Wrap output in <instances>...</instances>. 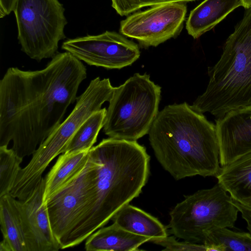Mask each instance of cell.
I'll return each instance as SVG.
<instances>
[{
	"mask_svg": "<svg viewBox=\"0 0 251 251\" xmlns=\"http://www.w3.org/2000/svg\"><path fill=\"white\" fill-rule=\"evenodd\" d=\"M87 69L71 53H57L44 69H7L0 80V146L20 157L33 154L62 122Z\"/></svg>",
	"mask_w": 251,
	"mask_h": 251,
	"instance_id": "cell-1",
	"label": "cell"
},
{
	"mask_svg": "<svg viewBox=\"0 0 251 251\" xmlns=\"http://www.w3.org/2000/svg\"><path fill=\"white\" fill-rule=\"evenodd\" d=\"M89 156L95 165L91 206L66 249L80 244L106 225L119 209L139 196L148 179L150 157L136 141L103 139L90 149Z\"/></svg>",
	"mask_w": 251,
	"mask_h": 251,
	"instance_id": "cell-2",
	"label": "cell"
},
{
	"mask_svg": "<svg viewBox=\"0 0 251 251\" xmlns=\"http://www.w3.org/2000/svg\"><path fill=\"white\" fill-rule=\"evenodd\" d=\"M154 155L176 180L216 176L221 166L215 125L187 102L166 106L148 133Z\"/></svg>",
	"mask_w": 251,
	"mask_h": 251,
	"instance_id": "cell-3",
	"label": "cell"
},
{
	"mask_svg": "<svg viewBox=\"0 0 251 251\" xmlns=\"http://www.w3.org/2000/svg\"><path fill=\"white\" fill-rule=\"evenodd\" d=\"M208 74L206 88L191 105L192 109L218 118L251 107V7L246 9Z\"/></svg>",
	"mask_w": 251,
	"mask_h": 251,
	"instance_id": "cell-4",
	"label": "cell"
},
{
	"mask_svg": "<svg viewBox=\"0 0 251 251\" xmlns=\"http://www.w3.org/2000/svg\"><path fill=\"white\" fill-rule=\"evenodd\" d=\"M161 87L146 73H135L114 87L103 131L109 137L137 141L148 134L159 113Z\"/></svg>",
	"mask_w": 251,
	"mask_h": 251,
	"instance_id": "cell-5",
	"label": "cell"
},
{
	"mask_svg": "<svg viewBox=\"0 0 251 251\" xmlns=\"http://www.w3.org/2000/svg\"><path fill=\"white\" fill-rule=\"evenodd\" d=\"M184 197L170 213L169 232L175 237L203 244L212 230L234 227L239 210L218 183Z\"/></svg>",
	"mask_w": 251,
	"mask_h": 251,
	"instance_id": "cell-6",
	"label": "cell"
},
{
	"mask_svg": "<svg viewBox=\"0 0 251 251\" xmlns=\"http://www.w3.org/2000/svg\"><path fill=\"white\" fill-rule=\"evenodd\" d=\"M114 89L109 78L92 79L85 90L76 99L75 105L67 117L32 154L27 165L21 169L18 178L25 186L34 188L40 182L50 162L63 153L71 137L80 126L94 113L109 101Z\"/></svg>",
	"mask_w": 251,
	"mask_h": 251,
	"instance_id": "cell-7",
	"label": "cell"
},
{
	"mask_svg": "<svg viewBox=\"0 0 251 251\" xmlns=\"http://www.w3.org/2000/svg\"><path fill=\"white\" fill-rule=\"evenodd\" d=\"M13 12L21 50L38 61L55 56L67 24L59 0H17Z\"/></svg>",
	"mask_w": 251,
	"mask_h": 251,
	"instance_id": "cell-8",
	"label": "cell"
},
{
	"mask_svg": "<svg viewBox=\"0 0 251 251\" xmlns=\"http://www.w3.org/2000/svg\"><path fill=\"white\" fill-rule=\"evenodd\" d=\"M94 163L89 159L83 169L54 192L46 204L53 233L61 249L84 221L93 194Z\"/></svg>",
	"mask_w": 251,
	"mask_h": 251,
	"instance_id": "cell-9",
	"label": "cell"
},
{
	"mask_svg": "<svg viewBox=\"0 0 251 251\" xmlns=\"http://www.w3.org/2000/svg\"><path fill=\"white\" fill-rule=\"evenodd\" d=\"M187 11V5L183 2L153 6L122 21L120 31L136 40L142 48L156 47L179 34Z\"/></svg>",
	"mask_w": 251,
	"mask_h": 251,
	"instance_id": "cell-10",
	"label": "cell"
},
{
	"mask_svg": "<svg viewBox=\"0 0 251 251\" xmlns=\"http://www.w3.org/2000/svg\"><path fill=\"white\" fill-rule=\"evenodd\" d=\"M61 48L90 66L108 69L130 66L140 56L137 44L114 31L70 39Z\"/></svg>",
	"mask_w": 251,
	"mask_h": 251,
	"instance_id": "cell-11",
	"label": "cell"
},
{
	"mask_svg": "<svg viewBox=\"0 0 251 251\" xmlns=\"http://www.w3.org/2000/svg\"><path fill=\"white\" fill-rule=\"evenodd\" d=\"M45 178H42L24 200L17 199L28 251H57L61 246L51 229L44 203Z\"/></svg>",
	"mask_w": 251,
	"mask_h": 251,
	"instance_id": "cell-12",
	"label": "cell"
},
{
	"mask_svg": "<svg viewBox=\"0 0 251 251\" xmlns=\"http://www.w3.org/2000/svg\"><path fill=\"white\" fill-rule=\"evenodd\" d=\"M215 123L221 166L251 151V107L231 111Z\"/></svg>",
	"mask_w": 251,
	"mask_h": 251,
	"instance_id": "cell-13",
	"label": "cell"
},
{
	"mask_svg": "<svg viewBox=\"0 0 251 251\" xmlns=\"http://www.w3.org/2000/svg\"><path fill=\"white\" fill-rule=\"evenodd\" d=\"M216 177L233 200L251 208V151L221 166Z\"/></svg>",
	"mask_w": 251,
	"mask_h": 251,
	"instance_id": "cell-14",
	"label": "cell"
},
{
	"mask_svg": "<svg viewBox=\"0 0 251 251\" xmlns=\"http://www.w3.org/2000/svg\"><path fill=\"white\" fill-rule=\"evenodd\" d=\"M240 6L241 0H204L190 12L186 23L188 33L199 38Z\"/></svg>",
	"mask_w": 251,
	"mask_h": 251,
	"instance_id": "cell-15",
	"label": "cell"
},
{
	"mask_svg": "<svg viewBox=\"0 0 251 251\" xmlns=\"http://www.w3.org/2000/svg\"><path fill=\"white\" fill-rule=\"evenodd\" d=\"M151 239L130 232L113 223L90 235L86 239L85 249L87 251H139V246Z\"/></svg>",
	"mask_w": 251,
	"mask_h": 251,
	"instance_id": "cell-16",
	"label": "cell"
},
{
	"mask_svg": "<svg viewBox=\"0 0 251 251\" xmlns=\"http://www.w3.org/2000/svg\"><path fill=\"white\" fill-rule=\"evenodd\" d=\"M0 251H28L17 199L10 194L0 197Z\"/></svg>",
	"mask_w": 251,
	"mask_h": 251,
	"instance_id": "cell-17",
	"label": "cell"
},
{
	"mask_svg": "<svg viewBox=\"0 0 251 251\" xmlns=\"http://www.w3.org/2000/svg\"><path fill=\"white\" fill-rule=\"evenodd\" d=\"M111 220L121 228L139 235L151 238L168 236L166 227L156 218L129 203L119 209Z\"/></svg>",
	"mask_w": 251,
	"mask_h": 251,
	"instance_id": "cell-18",
	"label": "cell"
},
{
	"mask_svg": "<svg viewBox=\"0 0 251 251\" xmlns=\"http://www.w3.org/2000/svg\"><path fill=\"white\" fill-rule=\"evenodd\" d=\"M89 150L65 152L59 156L45 177L44 203L51 195L83 169L89 159Z\"/></svg>",
	"mask_w": 251,
	"mask_h": 251,
	"instance_id": "cell-19",
	"label": "cell"
},
{
	"mask_svg": "<svg viewBox=\"0 0 251 251\" xmlns=\"http://www.w3.org/2000/svg\"><path fill=\"white\" fill-rule=\"evenodd\" d=\"M203 244L207 251H251V234L218 228L209 233Z\"/></svg>",
	"mask_w": 251,
	"mask_h": 251,
	"instance_id": "cell-20",
	"label": "cell"
},
{
	"mask_svg": "<svg viewBox=\"0 0 251 251\" xmlns=\"http://www.w3.org/2000/svg\"><path fill=\"white\" fill-rule=\"evenodd\" d=\"M106 113V109L103 108L92 114L71 137L63 153L89 150L92 148L103 127Z\"/></svg>",
	"mask_w": 251,
	"mask_h": 251,
	"instance_id": "cell-21",
	"label": "cell"
},
{
	"mask_svg": "<svg viewBox=\"0 0 251 251\" xmlns=\"http://www.w3.org/2000/svg\"><path fill=\"white\" fill-rule=\"evenodd\" d=\"M7 146H0V197L10 194L23 159Z\"/></svg>",
	"mask_w": 251,
	"mask_h": 251,
	"instance_id": "cell-22",
	"label": "cell"
},
{
	"mask_svg": "<svg viewBox=\"0 0 251 251\" xmlns=\"http://www.w3.org/2000/svg\"><path fill=\"white\" fill-rule=\"evenodd\" d=\"M112 6L121 16H126L147 6L175 2L186 3L196 0H111Z\"/></svg>",
	"mask_w": 251,
	"mask_h": 251,
	"instance_id": "cell-23",
	"label": "cell"
},
{
	"mask_svg": "<svg viewBox=\"0 0 251 251\" xmlns=\"http://www.w3.org/2000/svg\"><path fill=\"white\" fill-rule=\"evenodd\" d=\"M149 242L165 248L162 251H207V247L204 244H197L184 241L179 242L174 236L151 238Z\"/></svg>",
	"mask_w": 251,
	"mask_h": 251,
	"instance_id": "cell-24",
	"label": "cell"
},
{
	"mask_svg": "<svg viewBox=\"0 0 251 251\" xmlns=\"http://www.w3.org/2000/svg\"><path fill=\"white\" fill-rule=\"evenodd\" d=\"M233 202L235 206L238 208L239 212L241 213L242 218L246 222L247 224V228L251 234V208L233 200Z\"/></svg>",
	"mask_w": 251,
	"mask_h": 251,
	"instance_id": "cell-25",
	"label": "cell"
},
{
	"mask_svg": "<svg viewBox=\"0 0 251 251\" xmlns=\"http://www.w3.org/2000/svg\"><path fill=\"white\" fill-rule=\"evenodd\" d=\"M17 0H0V18H2L13 11Z\"/></svg>",
	"mask_w": 251,
	"mask_h": 251,
	"instance_id": "cell-26",
	"label": "cell"
},
{
	"mask_svg": "<svg viewBox=\"0 0 251 251\" xmlns=\"http://www.w3.org/2000/svg\"><path fill=\"white\" fill-rule=\"evenodd\" d=\"M242 6L245 9L249 8L251 7V0H241Z\"/></svg>",
	"mask_w": 251,
	"mask_h": 251,
	"instance_id": "cell-27",
	"label": "cell"
}]
</instances>
